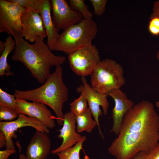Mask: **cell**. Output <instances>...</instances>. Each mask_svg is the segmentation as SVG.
<instances>
[{
	"label": "cell",
	"instance_id": "cell-1",
	"mask_svg": "<svg viewBox=\"0 0 159 159\" xmlns=\"http://www.w3.org/2000/svg\"><path fill=\"white\" fill-rule=\"evenodd\" d=\"M159 140V115L152 103L143 100L125 115L108 151L116 159H132L139 152L150 153Z\"/></svg>",
	"mask_w": 159,
	"mask_h": 159
},
{
	"label": "cell",
	"instance_id": "cell-2",
	"mask_svg": "<svg viewBox=\"0 0 159 159\" xmlns=\"http://www.w3.org/2000/svg\"><path fill=\"white\" fill-rule=\"evenodd\" d=\"M13 37L16 44L11 59L21 62L40 84H44L51 74L52 67L61 66L66 61L65 57L53 54L39 37L30 44L20 34H15Z\"/></svg>",
	"mask_w": 159,
	"mask_h": 159
},
{
	"label": "cell",
	"instance_id": "cell-3",
	"mask_svg": "<svg viewBox=\"0 0 159 159\" xmlns=\"http://www.w3.org/2000/svg\"><path fill=\"white\" fill-rule=\"evenodd\" d=\"M62 73L61 66H57L41 86L29 90H16L14 95L16 98L37 102L49 106L56 116L57 124L62 125L63 107L68 98V90L63 81Z\"/></svg>",
	"mask_w": 159,
	"mask_h": 159
},
{
	"label": "cell",
	"instance_id": "cell-4",
	"mask_svg": "<svg viewBox=\"0 0 159 159\" xmlns=\"http://www.w3.org/2000/svg\"><path fill=\"white\" fill-rule=\"evenodd\" d=\"M97 31V24L95 21L92 19H83L64 30L60 34L54 50L68 55L92 44Z\"/></svg>",
	"mask_w": 159,
	"mask_h": 159
},
{
	"label": "cell",
	"instance_id": "cell-5",
	"mask_svg": "<svg viewBox=\"0 0 159 159\" xmlns=\"http://www.w3.org/2000/svg\"><path fill=\"white\" fill-rule=\"evenodd\" d=\"M91 75V86L102 94L120 89L126 82L122 66L109 58L100 60Z\"/></svg>",
	"mask_w": 159,
	"mask_h": 159
},
{
	"label": "cell",
	"instance_id": "cell-6",
	"mask_svg": "<svg viewBox=\"0 0 159 159\" xmlns=\"http://www.w3.org/2000/svg\"><path fill=\"white\" fill-rule=\"evenodd\" d=\"M68 58L72 71L81 77L91 75L100 61L98 51L92 44L70 54Z\"/></svg>",
	"mask_w": 159,
	"mask_h": 159
},
{
	"label": "cell",
	"instance_id": "cell-7",
	"mask_svg": "<svg viewBox=\"0 0 159 159\" xmlns=\"http://www.w3.org/2000/svg\"><path fill=\"white\" fill-rule=\"evenodd\" d=\"M25 9L10 0H0V32H6L13 37L21 34V17Z\"/></svg>",
	"mask_w": 159,
	"mask_h": 159
},
{
	"label": "cell",
	"instance_id": "cell-8",
	"mask_svg": "<svg viewBox=\"0 0 159 159\" xmlns=\"http://www.w3.org/2000/svg\"><path fill=\"white\" fill-rule=\"evenodd\" d=\"M82 84L76 88L77 92L83 95L86 98L94 119L97 124L100 134L102 137L104 138L99 124V117L102 115L100 108L101 106L105 115L107 114L109 103L107 99V94H102L98 92L87 82L84 77H81Z\"/></svg>",
	"mask_w": 159,
	"mask_h": 159
},
{
	"label": "cell",
	"instance_id": "cell-9",
	"mask_svg": "<svg viewBox=\"0 0 159 159\" xmlns=\"http://www.w3.org/2000/svg\"><path fill=\"white\" fill-rule=\"evenodd\" d=\"M30 127L48 134L49 129L37 119L23 114H18L17 119L10 122H0V130L4 133L6 138V149L15 150L12 138L15 132L22 127Z\"/></svg>",
	"mask_w": 159,
	"mask_h": 159
},
{
	"label": "cell",
	"instance_id": "cell-10",
	"mask_svg": "<svg viewBox=\"0 0 159 159\" xmlns=\"http://www.w3.org/2000/svg\"><path fill=\"white\" fill-rule=\"evenodd\" d=\"M22 30L21 35L30 42L38 37L44 40L47 33L40 12L30 8L26 9L21 17Z\"/></svg>",
	"mask_w": 159,
	"mask_h": 159
},
{
	"label": "cell",
	"instance_id": "cell-11",
	"mask_svg": "<svg viewBox=\"0 0 159 159\" xmlns=\"http://www.w3.org/2000/svg\"><path fill=\"white\" fill-rule=\"evenodd\" d=\"M52 19L57 30H64L78 23L84 19L80 13L73 10L66 0H51Z\"/></svg>",
	"mask_w": 159,
	"mask_h": 159
},
{
	"label": "cell",
	"instance_id": "cell-12",
	"mask_svg": "<svg viewBox=\"0 0 159 159\" xmlns=\"http://www.w3.org/2000/svg\"><path fill=\"white\" fill-rule=\"evenodd\" d=\"M16 103L15 110L18 114H23L36 118L49 129L55 127L53 115L44 104L36 101L29 102L18 98H16Z\"/></svg>",
	"mask_w": 159,
	"mask_h": 159
},
{
	"label": "cell",
	"instance_id": "cell-13",
	"mask_svg": "<svg viewBox=\"0 0 159 159\" xmlns=\"http://www.w3.org/2000/svg\"><path fill=\"white\" fill-rule=\"evenodd\" d=\"M107 94L113 99L115 102V106L112 111L113 124L110 132L117 135L124 117L135 104L120 89H114Z\"/></svg>",
	"mask_w": 159,
	"mask_h": 159
},
{
	"label": "cell",
	"instance_id": "cell-14",
	"mask_svg": "<svg viewBox=\"0 0 159 159\" xmlns=\"http://www.w3.org/2000/svg\"><path fill=\"white\" fill-rule=\"evenodd\" d=\"M63 122V126L57 136L58 138L62 139V142L58 147L51 151L53 154L73 147L83 137L77 132L75 116L70 111L64 114Z\"/></svg>",
	"mask_w": 159,
	"mask_h": 159
},
{
	"label": "cell",
	"instance_id": "cell-15",
	"mask_svg": "<svg viewBox=\"0 0 159 159\" xmlns=\"http://www.w3.org/2000/svg\"><path fill=\"white\" fill-rule=\"evenodd\" d=\"M51 147V140L47 134L36 130L27 147L26 159H46Z\"/></svg>",
	"mask_w": 159,
	"mask_h": 159
},
{
	"label": "cell",
	"instance_id": "cell-16",
	"mask_svg": "<svg viewBox=\"0 0 159 159\" xmlns=\"http://www.w3.org/2000/svg\"><path fill=\"white\" fill-rule=\"evenodd\" d=\"M51 4L49 1L44 0L40 13L47 33V44L52 51L54 50L55 46L60 34L53 22L51 15Z\"/></svg>",
	"mask_w": 159,
	"mask_h": 159
},
{
	"label": "cell",
	"instance_id": "cell-17",
	"mask_svg": "<svg viewBox=\"0 0 159 159\" xmlns=\"http://www.w3.org/2000/svg\"><path fill=\"white\" fill-rule=\"evenodd\" d=\"M5 42V47L0 57V76H14V74L10 71L11 66L8 63L7 58L9 54L15 49V41L11 36L9 35L6 38Z\"/></svg>",
	"mask_w": 159,
	"mask_h": 159
},
{
	"label": "cell",
	"instance_id": "cell-18",
	"mask_svg": "<svg viewBox=\"0 0 159 159\" xmlns=\"http://www.w3.org/2000/svg\"><path fill=\"white\" fill-rule=\"evenodd\" d=\"M92 116V113L89 108L83 113L75 116L77 124L76 130L78 133H81L84 131L91 132L97 125L96 122L93 119Z\"/></svg>",
	"mask_w": 159,
	"mask_h": 159
},
{
	"label": "cell",
	"instance_id": "cell-19",
	"mask_svg": "<svg viewBox=\"0 0 159 159\" xmlns=\"http://www.w3.org/2000/svg\"><path fill=\"white\" fill-rule=\"evenodd\" d=\"M87 139V137L83 136L81 139L73 147L67 149L56 154L59 159H81L80 153L82 148L83 144ZM83 159H90L85 155Z\"/></svg>",
	"mask_w": 159,
	"mask_h": 159
},
{
	"label": "cell",
	"instance_id": "cell-20",
	"mask_svg": "<svg viewBox=\"0 0 159 159\" xmlns=\"http://www.w3.org/2000/svg\"><path fill=\"white\" fill-rule=\"evenodd\" d=\"M69 5L73 10L78 12L85 19H92V13L88 9V7L84 0H69Z\"/></svg>",
	"mask_w": 159,
	"mask_h": 159
},
{
	"label": "cell",
	"instance_id": "cell-21",
	"mask_svg": "<svg viewBox=\"0 0 159 159\" xmlns=\"http://www.w3.org/2000/svg\"><path fill=\"white\" fill-rule=\"evenodd\" d=\"M87 103L85 97L83 95L80 94L79 97L70 103V111L75 116L80 115L87 110Z\"/></svg>",
	"mask_w": 159,
	"mask_h": 159
},
{
	"label": "cell",
	"instance_id": "cell-22",
	"mask_svg": "<svg viewBox=\"0 0 159 159\" xmlns=\"http://www.w3.org/2000/svg\"><path fill=\"white\" fill-rule=\"evenodd\" d=\"M16 103V98L0 88V106H2L15 110Z\"/></svg>",
	"mask_w": 159,
	"mask_h": 159
},
{
	"label": "cell",
	"instance_id": "cell-23",
	"mask_svg": "<svg viewBox=\"0 0 159 159\" xmlns=\"http://www.w3.org/2000/svg\"><path fill=\"white\" fill-rule=\"evenodd\" d=\"M24 9L30 8L40 11L44 0H10Z\"/></svg>",
	"mask_w": 159,
	"mask_h": 159
},
{
	"label": "cell",
	"instance_id": "cell-24",
	"mask_svg": "<svg viewBox=\"0 0 159 159\" xmlns=\"http://www.w3.org/2000/svg\"><path fill=\"white\" fill-rule=\"evenodd\" d=\"M18 114L16 110L6 107L0 106V120L10 122L17 117Z\"/></svg>",
	"mask_w": 159,
	"mask_h": 159
},
{
	"label": "cell",
	"instance_id": "cell-25",
	"mask_svg": "<svg viewBox=\"0 0 159 159\" xmlns=\"http://www.w3.org/2000/svg\"><path fill=\"white\" fill-rule=\"evenodd\" d=\"M94 9V14L97 16H101L104 12L107 0H90Z\"/></svg>",
	"mask_w": 159,
	"mask_h": 159
},
{
	"label": "cell",
	"instance_id": "cell-26",
	"mask_svg": "<svg viewBox=\"0 0 159 159\" xmlns=\"http://www.w3.org/2000/svg\"><path fill=\"white\" fill-rule=\"evenodd\" d=\"M148 25V30L150 33L154 36L159 35V17H150Z\"/></svg>",
	"mask_w": 159,
	"mask_h": 159
},
{
	"label": "cell",
	"instance_id": "cell-27",
	"mask_svg": "<svg viewBox=\"0 0 159 159\" xmlns=\"http://www.w3.org/2000/svg\"><path fill=\"white\" fill-rule=\"evenodd\" d=\"M148 159H159V140L155 148L149 153Z\"/></svg>",
	"mask_w": 159,
	"mask_h": 159
},
{
	"label": "cell",
	"instance_id": "cell-28",
	"mask_svg": "<svg viewBox=\"0 0 159 159\" xmlns=\"http://www.w3.org/2000/svg\"><path fill=\"white\" fill-rule=\"evenodd\" d=\"M16 152L15 150L6 149L0 151V159H8L11 155Z\"/></svg>",
	"mask_w": 159,
	"mask_h": 159
},
{
	"label": "cell",
	"instance_id": "cell-29",
	"mask_svg": "<svg viewBox=\"0 0 159 159\" xmlns=\"http://www.w3.org/2000/svg\"><path fill=\"white\" fill-rule=\"evenodd\" d=\"M154 16L159 17V0L155 1L153 4L152 12L150 17Z\"/></svg>",
	"mask_w": 159,
	"mask_h": 159
},
{
	"label": "cell",
	"instance_id": "cell-30",
	"mask_svg": "<svg viewBox=\"0 0 159 159\" xmlns=\"http://www.w3.org/2000/svg\"><path fill=\"white\" fill-rule=\"evenodd\" d=\"M149 153L141 151L137 153L132 159H148Z\"/></svg>",
	"mask_w": 159,
	"mask_h": 159
},
{
	"label": "cell",
	"instance_id": "cell-31",
	"mask_svg": "<svg viewBox=\"0 0 159 159\" xmlns=\"http://www.w3.org/2000/svg\"><path fill=\"white\" fill-rule=\"evenodd\" d=\"M6 144V138L4 133L0 131V148H2Z\"/></svg>",
	"mask_w": 159,
	"mask_h": 159
},
{
	"label": "cell",
	"instance_id": "cell-32",
	"mask_svg": "<svg viewBox=\"0 0 159 159\" xmlns=\"http://www.w3.org/2000/svg\"><path fill=\"white\" fill-rule=\"evenodd\" d=\"M5 47V42L0 41V52L1 54L4 51Z\"/></svg>",
	"mask_w": 159,
	"mask_h": 159
},
{
	"label": "cell",
	"instance_id": "cell-33",
	"mask_svg": "<svg viewBox=\"0 0 159 159\" xmlns=\"http://www.w3.org/2000/svg\"><path fill=\"white\" fill-rule=\"evenodd\" d=\"M19 159H26V155L20 153Z\"/></svg>",
	"mask_w": 159,
	"mask_h": 159
},
{
	"label": "cell",
	"instance_id": "cell-34",
	"mask_svg": "<svg viewBox=\"0 0 159 159\" xmlns=\"http://www.w3.org/2000/svg\"><path fill=\"white\" fill-rule=\"evenodd\" d=\"M155 105L159 111V99L156 102Z\"/></svg>",
	"mask_w": 159,
	"mask_h": 159
},
{
	"label": "cell",
	"instance_id": "cell-35",
	"mask_svg": "<svg viewBox=\"0 0 159 159\" xmlns=\"http://www.w3.org/2000/svg\"><path fill=\"white\" fill-rule=\"evenodd\" d=\"M157 58L159 63V51L158 52L157 54Z\"/></svg>",
	"mask_w": 159,
	"mask_h": 159
}]
</instances>
